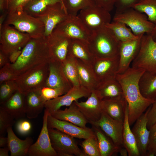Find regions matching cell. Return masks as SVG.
<instances>
[{"mask_svg": "<svg viewBox=\"0 0 156 156\" xmlns=\"http://www.w3.org/2000/svg\"><path fill=\"white\" fill-rule=\"evenodd\" d=\"M53 31L71 39H78L88 43L92 32L82 22L77 15L68 14Z\"/></svg>", "mask_w": 156, "mask_h": 156, "instance_id": "obj_10", "label": "cell"}, {"mask_svg": "<svg viewBox=\"0 0 156 156\" xmlns=\"http://www.w3.org/2000/svg\"><path fill=\"white\" fill-rule=\"evenodd\" d=\"M41 90L33 89L24 94L26 115L29 119L37 118L44 108L46 102L42 96Z\"/></svg>", "mask_w": 156, "mask_h": 156, "instance_id": "obj_23", "label": "cell"}, {"mask_svg": "<svg viewBox=\"0 0 156 156\" xmlns=\"http://www.w3.org/2000/svg\"><path fill=\"white\" fill-rule=\"evenodd\" d=\"M0 84V104L1 105L9 99L18 90V88L15 80L4 82Z\"/></svg>", "mask_w": 156, "mask_h": 156, "instance_id": "obj_40", "label": "cell"}, {"mask_svg": "<svg viewBox=\"0 0 156 156\" xmlns=\"http://www.w3.org/2000/svg\"><path fill=\"white\" fill-rule=\"evenodd\" d=\"M97 138L101 156H112L119 153L117 147L111 140L99 127L92 126Z\"/></svg>", "mask_w": 156, "mask_h": 156, "instance_id": "obj_33", "label": "cell"}, {"mask_svg": "<svg viewBox=\"0 0 156 156\" xmlns=\"http://www.w3.org/2000/svg\"><path fill=\"white\" fill-rule=\"evenodd\" d=\"M8 143V139L7 137H5L0 135V147H3L7 145Z\"/></svg>", "mask_w": 156, "mask_h": 156, "instance_id": "obj_55", "label": "cell"}, {"mask_svg": "<svg viewBox=\"0 0 156 156\" xmlns=\"http://www.w3.org/2000/svg\"><path fill=\"white\" fill-rule=\"evenodd\" d=\"M99 127L118 148L124 147L122 134L123 122L115 120L103 112L100 118L90 124Z\"/></svg>", "mask_w": 156, "mask_h": 156, "instance_id": "obj_14", "label": "cell"}, {"mask_svg": "<svg viewBox=\"0 0 156 156\" xmlns=\"http://www.w3.org/2000/svg\"><path fill=\"white\" fill-rule=\"evenodd\" d=\"M51 58L50 50L46 38L44 36L31 38L23 48L16 62L11 65L18 76L34 67L48 62Z\"/></svg>", "mask_w": 156, "mask_h": 156, "instance_id": "obj_2", "label": "cell"}, {"mask_svg": "<svg viewBox=\"0 0 156 156\" xmlns=\"http://www.w3.org/2000/svg\"><path fill=\"white\" fill-rule=\"evenodd\" d=\"M51 115L58 119L66 121L83 128L87 127L88 121L74 102L68 108L60 109Z\"/></svg>", "mask_w": 156, "mask_h": 156, "instance_id": "obj_26", "label": "cell"}, {"mask_svg": "<svg viewBox=\"0 0 156 156\" xmlns=\"http://www.w3.org/2000/svg\"><path fill=\"white\" fill-rule=\"evenodd\" d=\"M68 15L61 3L47 6L37 17L44 25V37L51 35L57 25L64 20Z\"/></svg>", "mask_w": 156, "mask_h": 156, "instance_id": "obj_12", "label": "cell"}, {"mask_svg": "<svg viewBox=\"0 0 156 156\" xmlns=\"http://www.w3.org/2000/svg\"><path fill=\"white\" fill-rule=\"evenodd\" d=\"M119 43L105 26L92 32L88 45L96 58H110L119 55Z\"/></svg>", "mask_w": 156, "mask_h": 156, "instance_id": "obj_3", "label": "cell"}, {"mask_svg": "<svg viewBox=\"0 0 156 156\" xmlns=\"http://www.w3.org/2000/svg\"><path fill=\"white\" fill-rule=\"evenodd\" d=\"M105 26L110 30L119 42L134 39L139 36L135 35L130 28L121 22L113 21Z\"/></svg>", "mask_w": 156, "mask_h": 156, "instance_id": "obj_34", "label": "cell"}, {"mask_svg": "<svg viewBox=\"0 0 156 156\" xmlns=\"http://www.w3.org/2000/svg\"><path fill=\"white\" fill-rule=\"evenodd\" d=\"M42 96L45 102L63 95L67 92L63 90L44 87L41 89Z\"/></svg>", "mask_w": 156, "mask_h": 156, "instance_id": "obj_43", "label": "cell"}, {"mask_svg": "<svg viewBox=\"0 0 156 156\" xmlns=\"http://www.w3.org/2000/svg\"><path fill=\"white\" fill-rule=\"evenodd\" d=\"M48 62L37 65L18 75L15 80L18 90L25 94L44 87L49 73Z\"/></svg>", "mask_w": 156, "mask_h": 156, "instance_id": "obj_5", "label": "cell"}, {"mask_svg": "<svg viewBox=\"0 0 156 156\" xmlns=\"http://www.w3.org/2000/svg\"></svg>", "mask_w": 156, "mask_h": 156, "instance_id": "obj_58", "label": "cell"}, {"mask_svg": "<svg viewBox=\"0 0 156 156\" xmlns=\"http://www.w3.org/2000/svg\"><path fill=\"white\" fill-rule=\"evenodd\" d=\"M0 11L1 14L7 11L6 0H0Z\"/></svg>", "mask_w": 156, "mask_h": 156, "instance_id": "obj_53", "label": "cell"}, {"mask_svg": "<svg viewBox=\"0 0 156 156\" xmlns=\"http://www.w3.org/2000/svg\"><path fill=\"white\" fill-rule=\"evenodd\" d=\"M10 63L8 55L0 51V68L7 64Z\"/></svg>", "mask_w": 156, "mask_h": 156, "instance_id": "obj_51", "label": "cell"}, {"mask_svg": "<svg viewBox=\"0 0 156 156\" xmlns=\"http://www.w3.org/2000/svg\"><path fill=\"white\" fill-rule=\"evenodd\" d=\"M57 2L62 4L61 0H29L23 9L29 15L37 17L47 6Z\"/></svg>", "mask_w": 156, "mask_h": 156, "instance_id": "obj_35", "label": "cell"}, {"mask_svg": "<svg viewBox=\"0 0 156 156\" xmlns=\"http://www.w3.org/2000/svg\"><path fill=\"white\" fill-rule=\"evenodd\" d=\"M144 34L139 36L134 39L120 42L119 64L118 74L124 73L130 67V64L139 51L141 38Z\"/></svg>", "mask_w": 156, "mask_h": 156, "instance_id": "obj_17", "label": "cell"}, {"mask_svg": "<svg viewBox=\"0 0 156 156\" xmlns=\"http://www.w3.org/2000/svg\"><path fill=\"white\" fill-rule=\"evenodd\" d=\"M81 145L86 156H101L96 137L84 139Z\"/></svg>", "mask_w": 156, "mask_h": 156, "instance_id": "obj_39", "label": "cell"}, {"mask_svg": "<svg viewBox=\"0 0 156 156\" xmlns=\"http://www.w3.org/2000/svg\"><path fill=\"white\" fill-rule=\"evenodd\" d=\"M8 14L7 11H6L1 14L0 16V29H1L4 23Z\"/></svg>", "mask_w": 156, "mask_h": 156, "instance_id": "obj_54", "label": "cell"}, {"mask_svg": "<svg viewBox=\"0 0 156 156\" xmlns=\"http://www.w3.org/2000/svg\"><path fill=\"white\" fill-rule=\"evenodd\" d=\"M62 63L64 73L73 87L80 86L75 58L68 56Z\"/></svg>", "mask_w": 156, "mask_h": 156, "instance_id": "obj_36", "label": "cell"}, {"mask_svg": "<svg viewBox=\"0 0 156 156\" xmlns=\"http://www.w3.org/2000/svg\"><path fill=\"white\" fill-rule=\"evenodd\" d=\"M119 153L121 156H127L128 155V151L125 147H122L119 149Z\"/></svg>", "mask_w": 156, "mask_h": 156, "instance_id": "obj_57", "label": "cell"}, {"mask_svg": "<svg viewBox=\"0 0 156 156\" xmlns=\"http://www.w3.org/2000/svg\"><path fill=\"white\" fill-rule=\"evenodd\" d=\"M48 63L49 73L45 86L61 89L67 92L73 87L64 73L62 63L51 57Z\"/></svg>", "mask_w": 156, "mask_h": 156, "instance_id": "obj_19", "label": "cell"}, {"mask_svg": "<svg viewBox=\"0 0 156 156\" xmlns=\"http://www.w3.org/2000/svg\"><path fill=\"white\" fill-rule=\"evenodd\" d=\"M8 143L11 156H25L28 155L29 149L33 144V140L27 137L24 140L18 138L14 133L12 127L7 129Z\"/></svg>", "mask_w": 156, "mask_h": 156, "instance_id": "obj_24", "label": "cell"}, {"mask_svg": "<svg viewBox=\"0 0 156 156\" xmlns=\"http://www.w3.org/2000/svg\"><path fill=\"white\" fill-rule=\"evenodd\" d=\"M45 38L49 47L51 57L62 63L64 62L68 56L71 39L54 31Z\"/></svg>", "mask_w": 156, "mask_h": 156, "instance_id": "obj_21", "label": "cell"}, {"mask_svg": "<svg viewBox=\"0 0 156 156\" xmlns=\"http://www.w3.org/2000/svg\"><path fill=\"white\" fill-rule=\"evenodd\" d=\"M131 64V67L156 73V42L150 34L142 36L139 51Z\"/></svg>", "mask_w": 156, "mask_h": 156, "instance_id": "obj_7", "label": "cell"}, {"mask_svg": "<svg viewBox=\"0 0 156 156\" xmlns=\"http://www.w3.org/2000/svg\"><path fill=\"white\" fill-rule=\"evenodd\" d=\"M76 59L80 85L91 92L96 90L100 82L96 76L92 67L79 59Z\"/></svg>", "mask_w": 156, "mask_h": 156, "instance_id": "obj_28", "label": "cell"}, {"mask_svg": "<svg viewBox=\"0 0 156 156\" xmlns=\"http://www.w3.org/2000/svg\"><path fill=\"white\" fill-rule=\"evenodd\" d=\"M109 12L95 5L81 10L77 16L92 32L111 22V16Z\"/></svg>", "mask_w": 156, "mask_h": 156, "instance_id": "obj_11", "label": "cell"}, {"mask_svg": "<svg viewBox=\"0 0 156 156\" xmlns=\"http://www.w3.org/2000/svg\"><path fill=\"white\" fill-rule=\"evenodd\" d=\"M10 150L7 146L1 147L0 148V156H8Z\"/></svg>", "mask_w": 156, "mask_h": 156, "instance_id": "obj_52", "label": "cell"}, {"mask_svg": "<svg viewBox=\"0 0 156 156\" xmlns=\"http://www.w3.org/2000/svg\"><path fill=\"white\" fill-rule=\"evenodd\" d=\"M15 120L26 116L24 94L18 90L7 100L1 105Z\"/></svg>", "mask_w": 156, "mask_h": 156, "instance_id": "obj_25", "label": "cell"}, {"mask_svg": "<svg viewBox=\"0 0 156 156\" xmlns=\"http://www.w3.org/2000/svg\"><path fill=\"white\" fill-rule=\"evenodd\" d=\"M119 56L110 58H96L91 66L100 82L116 78L119 64Z\"/></svg>", "mask_w": 156, "mask_h": 156, "instance_id": "obj_20", "label": "cell"}, {"mask_svg": "<svg viewBox=\"0 0 156 156\" xmlns=\"http://www.w3.org/2000/svg\"><path fill=\"white\" fill-rule=\"evenodd\" d=\"M49 114L45 109L41 131L37 140L29 149L28 155L29 156H58L52 146L49 133L47 120Z\"/></svg>", "mask_w": 156, "mask_h": 156, "instance_id": "obj_15", "label": "cell"}, {"mask_svg": "<svg viewBox=\"0 0 156 156\" xmlns=\"http://www.w3.org/2000/svg\"><path fill=\"white\" fill-rule=\"evenodd\" d=\"M132 8L145 14L152 23H156V0H140Z\"/></svg>", "mask_w": 156, "mask_h": 156, "instance_id": "obj_37", "label": "cell"}, {"mask_svg": "<svg viewBox=\"0 0 156 156\" xmlns=\"http://www.w3.org/2000/svg\"><path fill=\"white\" fill-rule=\"evenodd\" d=\"M140 0H116V12H120L132 7Z\"/></svg>", "mask_w": 156, "mask_h": 156, "instance_id": "obj_47", "label": "cell"}, {"mask_svg": "<svg viewBox=\"0 0 156 156\" xmlns=\"http://www.w3.org/2000/svg\"><path fill=\"white\" fill-rule=\"evenodd\" d=\"M48 128L57 129L74 138L85 139L96 136L93 129L83 128L69 122L55 118L49 114L47 120Z\"/></svg>", "mask_w": 156, "mask_h": 156, "instance_id": "obj_16", "label": "cell"}, {"mask_svg": "<svg viewBox=\"0 0 156 156\" xmlns=\"http://www.w3.org/2000/svg\"><path fill=\"white\" fill-rule=\"evenodd\" d=\"M15 120L3 107H0V135H1L10 127H12Z\"/></svg>", "mask_w": 156, "mask_h": 156, "instance_id": "obj_41", "label": "cell"}, {"mask_svg": "<svg viewBox=\"0 0 156 156\" xmlns=\"http://www.w3.org/2000/svg\"><path fill=\"white\" fill-rule=\"evenodd\" d=\"M62 2L67 13L74 15L82 9L95 5L94 0H62Z\"/></svg>", "mask_w": 156, "mask_h": 156, "instance_id": "obj_38", "label": "cell"}, {"mask_svg": "<svg viewBox=\"0 0 156 156\" xmlns=\"http://www.w3.org/2000/svg\"><path fill=\"white\" fill-rule=\"evenodd\" d=\"M91 92L86 88L80 86L73 87L64 94L45 102L44 108L49 114L60 109L63 106H69L74 102L83 97L88 98Z\"/></svg>", "mask_w": 156, "mask_h": 156, "instance_id": "obj_13", "label": "cell"}, {"mask_svg": "<svg viewBox=\"0 0 156 156\" xmlns=\"http://www.w3.org/2000/svg\"><path fill=\"white\" fill-rule=\"evenodd\" d=\"M31 38L28 34L4 23L0 29V51L8 55L12 51L23 48Z\"/></svg>", "mask_w": 156, "mask_h": 156, "instance_id": "obj_8", "label": "cell"}, {"mask_svg": "<svg viewBox=\"0 0 156 156\" xmlns=\"http://www.w3.org/2000/svg\"><path fill=\"white\" fill-rule=\"evenodd\" d=\"M18 76L12 68L10 63H8L0 68V84L3 82L15 80Z\"/></svg>", "mask_w": 156, "mask_h": 156, "instance_id": "obj_44", "label": "cell"}, {"mask_svg": "<svg viewBox=\"0 0 156 156\" xmlns=\"http://www.w3.org/2000/svg\"><path fill=\"white\" fill-rule=\"evenodd\" d=\"M128 104L125 97L102 100L103 112L112 118L124 122Z\"/></svg>", "mask_w": 156, "mask_h": 156, "instance_id": "obj_27", "label": "cell"}, {"mask_svg": "<svg viewBox=\"0 0 156 156\" xmlns=\"http://www.w3.org/2000/svg\"><path fill=\"white\" fill-rule=\"evenodd\" d=\"M151 105L136 121L131 131L134 135L140 156H146L149 131L148 128L147 115Z\"/></svg>", "mask_w": 156, "mask_h": 156, "instance_id": "obj_22", "label": "cell"}, {"mask_svg": "<svg viewBox=\"0 0 156 156\" xmlns=\"http://www.w3.org/2000/svg\"><path fill=\"white\" fill-rule=\"evenodd\" d=\"M147 126L149 129L156 122V99L151 105V108L147 114Z\"/></svg>", "mask_w": 156, "mask_h": 156, "instance_id": "obj_48", "label": "cell"}, {"mask_svg": "<svg viewBox=\"0 0 156 156\" xmlns=\"http://www.w3.org/2000/svg\"><path fill=\"white\" fill-rule=\"evenodd\" d=\"M16 128L19 134L22 135H27L31 131L32 125L28 120L21 119L16 123Z\"/></svg>", "mask_w": 156, "mask_h": 156, "instance_id": "obj_45", "label": "cell"}, {"mask_svg": "<svg viewBox=\"0 0 156 156\" xmlns=\"http://www.w3.org/2000/svg\"><path fill=\"white\" fill-rule=\"evenodd\" d=\"M68 56L79 59L91 67L95 59L89 50L87 43L78 39H71Z\"/></svg>", "mask_w": 156, "mask_h": 156, "instance_id": "obj_29", "label": "cell"}, {"mask_svg": "<svg viewBox=\"0 0 156 156\" xmlns=\"http://www.w3.org/2000/svg\"><path fill=\"white\" fill-rule=\"evenodd\" d=\"M116 0H94L96 5L110 12L114 8Z\"/></svg>", "mask_w": 156, "mask_h": 156, "instance_id": "obj_49", "label": "cell"}, {"mask_svg": "<svg viewBox=\"0 0 156 156\" xmlns=\"http://www.w3.org/2000/svg\"><path fill=\"white\" fill-rule=\"evenodd\" d=\"M149 34L150 35L153 39L156 42V23L155 24L151 32Z\"/></svg>", "mask_w": 156, "mask_h": 156, "instance_id": "obj_56", "label": "cell"}, {"mask_svg": "<svg viewBox=\"0 0 156 156\" xmlns=\"http://www.w3.org/2000/svg\"><path fill=\"white\" fill-rule=\"evenodd\" d=\"M145 71L142 68L130 67L124 73L117 74L116 77L121 85L124 97L128 104L130 126L155 101L144 97L140 91L139 80Z\"/></svg>", "mask_w": 156, "mask_h": 156, "instance_id": "obj_1", "label": "cell"}, {"mask_svg": "<svg viewBox=\"0 0 156 156\" xmlns=\"http://www.w3.org/2000/svg\"><path fill=\"white\" fill-rule=\"evenodd\" d=\"M128 115V105L125 110L123 122L122 138L124 146L128 151V156H140L135 136L130 127Z\"/></svg>", "mask_w": 156, "mask_h": 156, "instance_id": "obj_32", "label": "cell"}, {"mask_svg": "<svg viewBox=\"0 0 156 156\" xmlns=\"http://www.w3.org/2000/svg\"><path fill=\"white\" fill-rule=\"evenodd\" d=\"M4 23L12 25L19 31L28 34L31 38L44 36L43 23L38 18L26 12L23 8L8 14Z\"/></svg>", "mask_w": 156, "mask_h": 156, "instance_id": "obj_4", "label": "cell"}, {"mask_svg": "<svg viewBox=\"0 0 156 156\" xmlns=\"http://www.w3.org/2000/svg\"><path fill=\"white\" fill-rule=\"evenodd\" d=\"M96 90L102 100L124 97L121 85L116 78L100 82Z\"/></svg>", "mask_w": 156, "mask_h": 156, "instance_id": "obj_30", "label": "cell"}, {"mask_svg": "<svg viewBox=\"0 0 156 156\" xmlns=\"http://www.w3.org/2000/svg\"><path fill=\"white\" fill-rule=\"evenodd\" d=\"M149 131L146 156H156V122L149 129Z\"/></svg>", "mask_w": 156, "mask_h": 156, "instance_id": "obj_42", "label": "cell"}, {"mask_svg": "<svg viewBox=\"0 0 156 156\" xmlns=\"http://www.w3.org/2000/svg\"><path fill=\"white\" fill-rule=\"evenodd\" d=\"M102 101L95 90L92 92L86 101L74 102L88 122L91 124L97 121L101 117L103 112Z\"/></svg>", "mask_w": 156, "mask_h": 156, "instance_id": "obj_18", "label": "cell"}, {"mask_svg": "<svg viewBox=\"0 0 156 156\" xmlns=\"http://www.w3.org/2000/svg\"><path fill=\"white\" fill-rule=\"evenodd\" d=\"M22 50L18 49L14 51L8 55L10 62L12 64L15 62L21 55Z\"/></svg>", "mask_w": 156, "mask_h": 156, "instance_id": "obj_50", "label": "cell"}, {"mask_svg": "<svg viewBox=\"0 0 156 156\" xmlns=\"http://www.w3.org/2000/svg\"><path fill=\"white\" fill-rule=\"evenodd\" d=\"M139 85L144 97L154 101L156 99V73L145 71L140 79Z\"/></svg>", "mask_w": 156, "mask_h": 156, "instance_id": "obj_31", "label": "cell"}, {"mask_svg": "<svg viewBox=\"0 0 156 156\" xmlns=\"http://www.w3.org/2000/svg\"><path fill=\"white\" fill-rule=\"evenodd\" d=\"M48 129L52 146L58 156H86L74 138L55 129Z\"/></svg>", "mask_w": 156, "mask_h": 156, "instance_id": "obj_9", "label": "cell"}, {"mask_svg": "<svg viewBox=\"0 0 156 156\" xmlns=\"http://www.w3.org/2000/svg\"><path fill=\"white\" fill-rule=\"evenodd\" d=\"M113 21L124 23L137 36L145 33L150 34L155 25L148 20L145 14L132 8L116 12Z\"/></svg>", "mask_w": 156, "mask_h": 156, "instance_id": "obj_6", "label": "cell"}, {"mask_svg": "<svg viewBox=\"0 0 156 156\" xmlns=\"http://www.w3.org/2000/svg\"><path fill=\"white\" fill-rule=\"evenodd\" d=\"M29 0H6V10L8 13L18 9L23 8Z\"/></svg>", "mask_w": 156, "mask_h": 156, "instance_id": "obj_46", "label": "cell"}]
</instances>
